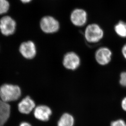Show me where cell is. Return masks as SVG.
<instances>
[{"label":"cell","mask_w":126,"mask_h":126,"mask_svg":"<svg viewBox=\"0 0 126 126\" xmlns=\"http://www.w3.org/2000/svg\"><path fill=\"white\" fill-rule=\"evenodd\" d=\"M121 106L122 109L126 112V97L123 98L121 103Z\"/></svg>","instance_id":"cell-17"},{"label":"cell","mask_w":126,"mask_h":126,"mask_svg":"<svg viewBox=\"0 0 126 126\" xmlns=\"http://www.w3.org/2000/svg\"><path fill=\"white\" fill-rule=\"evenodd\" d=\"M19 126H32L30 123L27 122H23L21 123Z\"/></svg>","instance_id":"cell-19"},{"label":"cell","mask_w":126,"mask_h":126,"mask_svg":"<svg viewBox=\"0 0 126 126\" xmlns=\"http://www.w3.org/2000/svg\"><path fill=\"white\" fill-rule=\"evenodd\" d=\"M104 32L101 27L96 23H92L86 27L84 31V37L88 42L97 43L102 40Z\"/></svg>","instance_id":"cell-2"},{"label":"cell","mask_w":126,"mask_h":126,"mask_svg":"<svg viewBox=\"0 0 126 126\" xmlns=\"http://www.w3.org/2000/svg\"><path fill=\"white\" fill-rule=\"evenodd\" d=\"M114 31L116 34L120 37L126 38V22L119 21L114 26Z\"/></svg>","instance_id":"cell-13"},{"label":"cell","mask_w":126,"mask_h":126,"mask_svg":"<svg viewBox=\"0 0 126 126\" xmlns=\"http://www.w3.org/2000/svg\"><path fill=\"white\" fill-rule=\"evenodd\" d=\"M10 7V3L8 0H0V15L6 14Z\"/></svg>","instance_id":"cell-14"},{"label":"cell","mask_w":126,"mask_h":126,"mask_svg":"<svg viewBox=\"0 0 126 126\" xmlns=\"http://www.w3.org/2000/svg\"><path fill=\"white\" fill-rule=\"evenodd\" d=\"M119 83L122 86L126 87V71L120 73Z\"/></svg>","instance_id":"cell-15"},{"label":"cell","mask_w":126,"mask_h":126,"mask_svg":"<svg viewBox=\"0 0 126 126\" xmlns=\"http://www.w3.org/2000/svg\"><path fill=\"white\" fill-rule=\"evenodd\" d=\"M19 51L24 58L27 60H31L36 55V46L31 41H25L21 44Z\"/></svg>","instance_id":"cell-6"},{"label":"cell","mask_w":126,"mask_h":126,"mask_svg":"<svg viewBox=\"0 0 126 126\" xmlns=\"http://www.w3.org/2000/svg\"><path fill=\"white\" fill-rule=\"evenodd\" d=\"M52 111L50 107L46 105H39L33 110L34 118L39 121L47 122L50 120Z\"/></svg>","instance_id":"cell-5"},{"label":"cell","mask_w":126,"mask_h":126,"mask_svg":"<svg viewBox=\"0 0 126 126\" xmlns=\"http://www.w3.org/2000/svg\"><path fill=\"white\" fill-rule=\"evenodd\" d=\"M70 21L74 26L82 27L87 21V14L82 9L77 8L73 10L70 15Z\"/></svg>","instance_id":"cell-9"},{"label":"cell","mask_w":126,"mask_h":126,"mask_svg":"<svg viewBox=\"0 0 126 126\" xmlns=\"http://www.w3.org/2000/svg\"><path fill=\"white\" fill-rule=\"evenodd\" d=\"M16 23L12 17L4 16L0 19V31L5 36L13 34L16 31Z\"/></svg>","instance_id":"cell-4"},{"label":"cell","mask_w":126,"mask_h":126,"mask_svg":"<svg viewBox=\"0 0 126 126\" xmlns=\"http://www.w3.org/2000/svg\"><path fill=\"white\" fill-rule=\"evenodd\" d=\"M36 107L34 101L30 96H27L18 103V109L20 113L27 115L33 111Z\"/></svg>","instance_id":"cell-10"},{"label":"cell","mask_w":126,"mask_h":126,"mask_svg":"<svg viewBox=\"0 0 126 126\" xmlns=\"http://www.w3.org/2000/svg\"><path fill=\"white\" fill-rule=\"evenodd\" d=\"M75 119L71 114L64 113L57 121V126H74Z\"/></svg>","instance_id":"cell-12"},{"label":"cell","mask_w":126,"mask_h":126,"mask_svg":"<svg viewBox=\"0 0 126 126\" xmlns=\"http://www.w3.org/2000/svg\"><path fill=\"white\" fill-rule=\"evenodd\" d=\"M20 0L23 3H28L31 2L32 0Z\"/></svg>","instance_id":"cell-20"},{"label":"cell","mask_w":126,"mask_h":126,"mask_svg":"<svg viewBox=\"0 0 126 126\" xmlns=\"http://www.w3.org/2000/svg\"><path fill=\"white\" fill-rule=\"evenodd\" d=\"M81 60L79 56L75 52H68L64 55L63 64L64 67L70 70H75L80 65Z\"/></svg>","instance_id":"cell-7"},{"label":"cell","mask_w":126,"mask_h":126,"mask_svg":"<svg viewBox=\"0 0 126 126\" xmlns=\"http://www.w3.org/2000/svg\"><path fill=\"white\" fill-rule=\"evenodd\" d=\"M112 52L108 47H102L98 49L95 53L96 61L101 65L109 64L111 61Z\"/></svg>","instance_id":"cell-8"},{"label":"cell","mask_w":126,"mask_h":126,"mask_svg":"<svg viewBox=\"0 0 126 126\" xmlns=\"http://www.w3.org/2000/svg\"><path fill=\"white\" fill-rule=\"evenodd\" d=\"M121 51L123 57L126 60V43L123 46Z\"/></svg>","instance_id":"cell-18"},{"label":"cell","mask_w":126,"mask_h":126,"mask_svg":"<svg viewBox=\"0 0 126 126\" xmlns=\"http://www.w3.org/2000/svg\"><path fill=\"white\" fill-rule=\"evenodd\" d=\"M21 94V88L18 85L4 84L0 86V98L7 103L18 100Z\"/></svg>","instance_id":"cell-1"},{"label":"cell","mask_w":126,"mask_h":126,"mask_svg":"<svg viewBox=\"0 0 126 126\" xmlns=\"http://www.w3.org/2000/svg\"><path fill=\"white\" fill-rule=\"evenodd\" d=\"M40 28L43 32L46 34H53L57 32L60 28L58 21L50 16H45L41 18Z\"/></svg>","instance_id":"cell-3"},{"label":"cell","mask_w":126,"mask_h":126,"mask_svg":"<svg viewBox=\"0 0 126 126\" xmlns=\"http://www.w3.org/2000/svg\"><path fill=\"white\" fill-rule=\"evenodd\" d=\"M11 113V107L8 103L0 99V126H2L8 120Z\"/></svg>","instance_id":"cell-11"},{"label":"cell","mask_w":126,"mask_h":126,"mask_svg":"<svg viewBox=\"0 0 126 126\" xmlns=\"http://www.w3.org/2000/svg\"><path fill=\"white\" fill-rule=\"evenodd\" d=\"M110 126H126V123L123 119H118L111 122Z\"/></svg>","instance_id":"cell-16"}]
</instances>
